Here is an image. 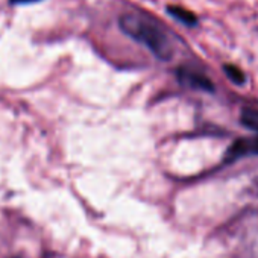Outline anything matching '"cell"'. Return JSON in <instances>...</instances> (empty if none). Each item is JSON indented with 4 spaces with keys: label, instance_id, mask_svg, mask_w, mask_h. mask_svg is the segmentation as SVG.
Masks as SVG:
<instances>
[{
    "label": "cell",
    "instance_id": "obj_4",
    "mask_svg": "<svg viewBox=\"0 0 258 258\" xmlns=\"http://www.w3.org/2000/svg\"><path fill=\"white\" fill-rule=\"evenodd\" d=\"M167 13L185 26H196L198 25V17L188 10H184L181 7H169Z\"/></svg>",
    "mask_w": 258,
    "mask_h": 258
},
{
    "label": "cell",
    "instance_id": "obj_5",
    "mask_svg": "<svg viewBox=\"0 0 258 258\" xmlns=\"http://www.w3.org/2000/svg\"><path fill=\"white\" fill-rule=\"evenodd\" d=\"M241 123L252 129V131L258 133V109H243L241 112Z\"/></svg>",
    "mask_w": 258,
    "mask_h": 258
},
{
    "label": "cell",
    "instance_id": "obj_1",
    "mask_svg": "<svg viewBox=\"0 0 258 258\" xmlns=\"http://www.w3.org/2000/svg\"><path fill=\"white\" fill-rule=\"evenodd\" d=\"M118 26L127 37L145 44L158 59L169 61L173 56L172 38L152 17L139 13H127L120 17Z\"/></svg>",
    "mask_w": 258,
    "mask_h": 258
},
{
    "label": "cell",
    "instance_id": "obj_3",
    "mask_svg": "<svg viewBox=\"0 0 258 258\" xmlns=\"http://www.w3.org/2000/svg\"><path fill=\"white\" fill-rule=\"evenodd\" d=\"M244 154H258V139L253 140H240L229 149V157L237 158Z\"/></svg>",
    "mask_w": 258,
    "mask_h": 258
},
{
    "label": "cell",
    "instance_id": "obj_2",
    "mask_svg": "<svg viewBox=\"0 0 258 258\" xmlns=\"http://www.w3.org/2000/svg\"><path fill=\"white\" fill-rule=\"evenodd\" d=\"M178 79L182 85L190 87V88H196V90H204V91H213L214 85L213 82L204 76L199 72L190 70V69H179L178 70Z\"/></svg>",
    "mask_w": 258,
    "mask_h": 258
},
{
    "label": "cell",
    "instance_id": "obj_6",
    "mask_svg": "<svg viewBox=\"0 0 258 258\" xmlns=\"http://www.w3.org/2000/svg\"><path fill=\"white\" fill-rule=\"evenodd\" d=\"M223 70H225L226 76H228L234 84H237V85H243V84H244V73H243L238 67L231 66V64H226V66L223 67Z\"/></svg>",
    "mask_w": 258,
    "mask_h": 258
}]
</instances>
